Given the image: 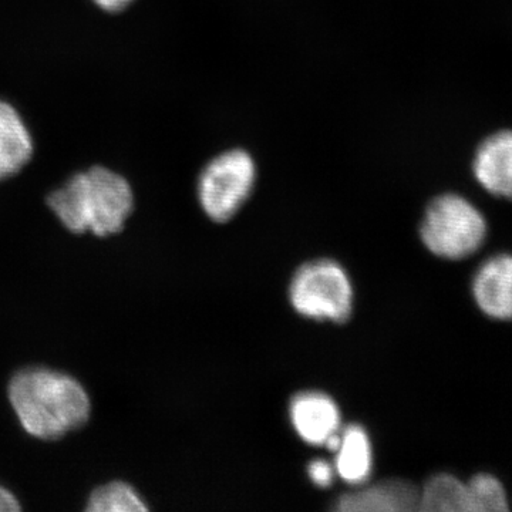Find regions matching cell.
I'll return each instance as SVG.
<instances>
[{"label": "cell", "instance_id": "1", "mask_svg": "<svg viewBox=\"0 0 512 512\" xmlns=\"http://www.w3.org/2000/svg\"><path fill=\"white\" fill-rule=\"evenodd\" d=\"M9 399L23 429L37 439H60L90 416V400L82 384L55 370L18 373L9 384Z\"/></svg>", "mask_w": 512, "mask_h": 512}, {"label": "cell", "instance_id": "3", "mask_svg": "<svg viewBox=\"0 0 512 512\" xmlns=\"http://www.w3.org/2000/svg\"><path fill=\"white\" fill-rule=\"evenodd\" d=\"M487 221L470 201L457 194L434 198L424 212L420 237L431 254L460 261L476 254L487 238Z\"/></svg>", "mask_w": 512, "mask_h": 512}, {"label": "cell", "instance_id": "2", "mask_svg": "<svg viewBox=\"0 0 512 512\" xmlns=\"http://www.w3.org/2000/svg\"><path fill=\"white\" fill-rule=\"evenodd\" d=\"M60 222L74 232L109 237L123 231L134 207V195L123 175L106 167L77 173L47 198Z\"/></svg>", "mask_w": 512, "mask_h": 512}, {"label": "cell", "instance_id": "17", "mask_svg": "<svg viewBox=\"0 0 512 512\" xmlns=\"http://www.w3.org/2000/svg\"><path fill=\"white\" fill-rule=\"evenodd\" d=\"M93 2L106 12L117 13L127 9L134 0H93Z\"/></svg>", "mask_w": 512, "mask_h": 512}, {"label": "cell", "instance_id": "10", "mask_svg": "<svg viewBox=\"0 0 512 512\" xmlns=\"http://www.w3.org/2000/svg\"><path fill=\"white\" fill-rule=\"evenodd\" d=\"M336 477L350 487L370 481L373 473V447L369 434L360 424H350L340 431L339 446L335 451Z\"/></svg>", "mask_w": 512, "mask_h": 512}, {"label": "cell", "instance_id": "13", "mask_svg": "<svg viewBox=\"0 0 512 512\" xmlns=\"http://www.w3.org/2000/svg\"><path fill=\"white\" fill-rule=\"evenodd\" d=\"M89 512H144L147 505L133 487L121 481L97 488L87 504Z\"/></svg>", "mask_w": 512, "mask_h": 512}, {"label": "cell", "instance_id": "14", "mask_svg": "<svg viewBox=\"0 0 512 512\" xmlns=\"http://www.w3.org/2000/svg\"><path fill=\"white\" fill-rule=\"evenodd\" d=\"M470 512H504L508 507L504 485L491 474H477L467 481Z\"/></svg>", "mask_w": 512, "mask_h": 512}, {"label": "cell", "instance_id": "9", "mask_svg": "<svg viewBox=\"0 0 512 512\" xmlns=\"http://www.w3.org/2000/svg\"><path fill=\"white\" fill-rule=\"evenodd\" d=\"M474 175L485 191L512 201V131H498L477 148Z\"/></svg>", "mask_w": 512, "mask_h": 512}, {"label": "cell", "instance_id": "15", "mask_svg": "<svg viewBox=\"0 0 512 512\" xmlns=\"http://www.w3.org/2000/svg\"><path fill=\"white\" fill-rule=\"evenodd\" d=\"M308 476L309 480H311L316 487L328 488L333 484V480H335V467H333V464H330L329 461L318 458V460H313L308 464Z\"/></svg>", "mask_w": 512, "mask_h": 512}, {"label": "cell", "instance_id": "8", "mask_svg": "<svg viewBox=\"0 0 512 512\" xmlns=\"http://www.w3.org/2000/svg\"><path fill=\"white\" fill-rule=\"evenodd\" d=\"M473 296L488 318L512 320V255L493 256L478 268Z\"/></svg>", "mask_w": 512, "mask_h": 512}, {"label": "cell", "instance_id": "7", "mask_svg": "<svg viewBox=\"0 0 512 512\" xmlns=\"http://www.w3.org/2000/svg\"><path fill=\"white\" fill-rule=\"evenodd\" d=\"M289 420L299 439L309 446L325 447L330 437L342 430L338 403L322 392L309 390L292 397Z\"/></svg>", "mask_w": 512, "mask_h": 512}, {"label": "cell", "instance_id": "12", "mask_svg": "<svg viewBox=\"0 0 512 512\" xmlns=\"http://www.w3.org/2000/svg\"><path fill=\"white\" fill-rule=\"evenodd\" d=\"M419 511L470 512L467 481L451 474H436L420 488Z\"/></svg>", "mask_w": 512, "mask_h": 512}, {"label": "cell", "instance_id": "4", "mask_svg": "<svg viewBox=\"0 0 512 512\" xmlns=\"http://www.w3.org/2000/svg\"><path fill=\"white\" fill-rule=\"evenodd\" d=\"M289 302L303 318L345 323L352 316L355 291L339 262L316 259L303 264L293 275Z\"/></svg>", "mask_w": 512, "mask_h": 512}, {"label": "cell", "instance_id": "11", "mask_svg": "<svg viewBox=\"0 0 512 512\" xmlns=\"http://www.w3.org/2000/svg\"><path fill=\"white\" fill-rule=\"evenodd\" d=\"M32 134L8 101L0 100V181L8 180L32 160Z\"/></svg>", "mask_w": 512, "mask_h": 512}, {"label": "cell", "instance_id": "16", "mask_svg": "<svg viewBox=\"0 0 512 512\" xmlns=\"http://www.w3.org/2000/svg\"><path fill=\"white\" fill-rule=\"evenodd\" d=\"M20 510L15 495L9 493L6 488L0 487V512H16Z\"/></svg>", "mask_w": 512, "mask_h": 512}, {"label": "cell", "instance_id": "5", "mask_svg": "<svg viewBox=\"0 0 512 512\" xmlns=\"http://www.w3.org/2000/svg\"><path fill=\"white\" fill-rule=\"evenodd\" d=\"M256 167L244 150H231L215 157L198 180V201L207 217L227 222L237 215L254 188Z\"/></svg>", "mask_w": 512, "mask_h": 512}, {"label": "cell", "instance_id": "6", "mask_svg": "<svg viewBox=\"0 0 512 512\" xmlns=\"http://www.w3.org/2000/svg\"><path fill=\"white\" fill-rule=\"evenodd\" d=\"M336 498L333 510L339 512H413L419 511L420 488L412 481L389 478L353 487Z\"/></svg>", "mask_w": 512, "mask_h": 512}]
</instances>
